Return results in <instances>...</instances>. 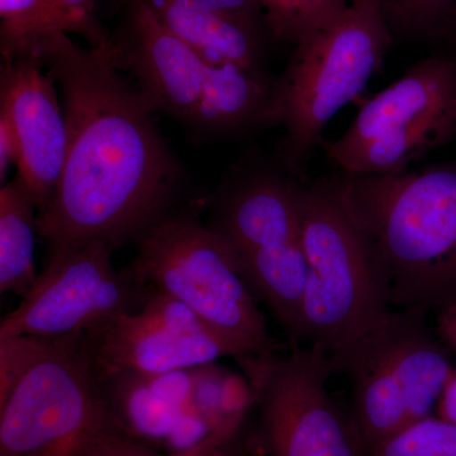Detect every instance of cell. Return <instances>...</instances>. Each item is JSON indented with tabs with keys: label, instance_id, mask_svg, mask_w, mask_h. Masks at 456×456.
<instances>
[{
	"label": "cell",
	"instance_id": "cell-8",
	"mask_svg": "<svg viewBox=\"0 0 456 456\" xmlns=\"http://www.w3.org/2000/svg\"><path fill=\"white\" fill-rule=\"evenodd\" d=\"M456 139V59L434 55L413 65L359 110L335 141H322L346 174L397 175Z\"/></svg>",
	"mask_w": 456,
	"mask_h": 456
},
{
	"label": "cell",
	"instance_id": "cell-20",
	"mask_svg": "<svg viewBox=\"0 0 456 456\" xmlns=\"http://www.w3.org/2000/svg\"><path fill=\"white\" fill-rule=\"evenodd\" d=\"M59 32L79 35V28L53 0H0L2 60L38 55L41 42Z\"/></svg>",
	"mask_w": 456,
	"mask_h": 456
},
{
	"label": "cell",
	"instance_id": "cell-28",
	"mask_svg": "<svg viewBox=\"0 0 456 456\" xmlns=\"http://www.w3.org/2000/svg\"><path fill=\"white\" fill-rule=\"evenodd\" d=\"M437 412L440 419L456 426V369L450 374L448 382L444 387L437 404Z\"/></svg>",
	"mask_w": 456,
	"mask_h": 456
},
{
	"label": "cell",
	"instance_id": "cell-6",
	"mask_svg": "<svg viewBox=\"0 0 456 456\" xmlns=\"http://www.w3.org/2000/svg\"><path fill=\"white\" fill-rule=\"evenodd\" d=\"M137 244L139 253L126 268L134 281L196 311L236 360L274 355L265 318L237 269L235 254L197 212H170Z\"/></svg>",
	"mask_w": 456,
	"mask_h": 456
},
{
	"label": "cell",
	"instance_id": "cell-21",
	"mask_svg": "<svg viewBox=\"0 0 456 456\" xmlns=\"http://www.w3.org/2000/svg\"><path fill=\"white\" fill-rule=\"evenodd\" d=\"M266 29L275 40L297 45L338 20L347 0H259Z\"/></svg>",
	"mask_w": 456,
	"mask_h": 456
},
{
	"label": "cell",
	"instance_id": "cell-16",
	"mask_svg": "<svg viewBox=\"0 0 456 456\" xmlns=\"http://www.w3.org/2000/svg\"><path fill=\"white\" fill-rule=\"evenodd\" d=\"M272 125H278L277 80L270 79L265 70L208 65L191 128L230 134Z\"/></svg>",
	"mask_w": 456,
	"mask_h": 456
},
{
	"label": "cell",
	"instance_id": "cell-19",
	"mask_svg": "<svg viewBox=\"0 0 456 456\" xmlns=\"http://www.w3.org/2000/svg\"><path fill=\"white\" fill-rule=\"evenodd\" d=\"M194 406L222 445L236 444L256 395L248 378L215 362L194 368Z\"/></svg>",
	"mask_w": 456,
	"mask_h": 456
},
{
	"label": "cell",
	"instance_id": "cell-15",
	"mask_svg": "<svg viewBox=\"0 0 456 456\" xmlns=\"http://www.w3.org/2000/svg\"><path fill=\"white\" fill-rule=\"evenodd\" d=\"M305 191L281 176H253L216 200L207 226L235 255L299 242Z\"/></svg>",
	"mask_w": 456,
	"mask_h": 456
},
{
	"label": "cell",
	"instance_id": "cell-22",
	"mask_svg": "<svg viewBox=\"0 0 456 456\" xmlns=\"http://www.w3.org/2000/svg\"><path fill=\"white\" fill-rule=\"evenodd\" d=\"M369 456H456V426L431 416L408 426Z\"/></svg>",
	"mask_w": 456,
	"mask_h": 456
},
{
	"label": "cell",
	"instance_id": "cell-2",
	"mask_svg": "<svg viewBox=\"0 0 456 456\" xmlns=\"http://www.w3.org/2000/svg\"><path fill=\"white\" fill-rule=\"evenodd\" d=\"M342 191L367 228L388 275L391 305L445 310L456 303V167L397 175L341 176Z\"/></svg>",
	"mask_w": 456,
	"mask_h": 456
},
{
	"label": "cell",
	"instance_id": "cell-1",
	"mask_svg": "<svg viewBox=\"0 0 456 456\" xmlns=\"http://www.w3.org/2000/svg\"><path fill=\"white\" fill-rule=\"evenodd\" d=\"M38 56L59 86L68 126L64 169L38 215V235L50 250L94 240L114 250L139 242L173 212L182 180L154 110L123 77L112 37L83 49L55 33Z\"/></svg>",
	"mask_w": 456,
	"mask_h": 456
},
{
	"label": "cell",
	"instance_id": "cell-26",
	"mask_svg": "<svg viewBox=\"0 0 456 456\" xmlns=\"http://www.w3.org/2000/svg\"><path fill=\"white\" fill-rule=\"evenodd\" d=\"M20 161V142L11 117L4 110H0V180L2 185L7 183V175L12 165Z\"/></svg>",
	"mask_w": 456,
	"mask_h": 456
},
{
	"label": "cell",
	"instance_id": "cell-27",
	"mask_svg": "<svg viewBox=\"0 0 456 456\" xmlns=\"http://www.w3.org/2000/svg\"><path fill=\"white\" fill-rule=\"evenodd\" d=\"M116 456H241V454H239L235 445L194 450V452H183V454H167V452H158L143 444L136 443Z\"/></svg>",
	"mask_w": 456,
	"mask_h": 456
},
{
	"label": "cell",
	"instance_id": "cell-18",
	"mask_svg": "<svg viewBox=\"0 0 456 456\" xmlns=\"http://www.w3.org/2000/svg\"><path fill=\"white\" fill-rule=\"evenodd\" d=\"M38 209L25 182L16 176L0 189V292L25 298L38 274L35 268Z\"/></svg>",
	"mask_w": 456,
	"mask_h": 456
},
{
	"label": "cell",
	"instance_id": "cell-13",
	"mask_svg": "<svg viewBox=\"0 0 456 456\" xmlns=\"http://www.w3.org/2000/svg\"><path fill=\"white\" fill-rule=\"evenodd\" d=\"M101 379L116 374L154 375L191 369L232 356L221 340L182 338L139 314L103 318L77 332Z\"/></svg>",
	"mask_w": 456,
	"mask_h": 456
},
{
	"label": "cell",
	"instance_id": "cell-4",
	"mask_svg": "<svg viewBox=\"0 0 456 456\" xmlns=\"http://www.w3.org/2000/svg\"><path fill=\"white\" fill-rule=\"evenodd\" d=\"M444 345L426 323V314L399 310L329 354L334 373L349 382L350 419L364 456L434 416L454 370Z\"/></svg>",
	"mask_w": 456,
	"mask_h": 456
},
{
	"label": "cell",
	"instance_id": "cell-3",
	"mask_svg": "<svg viewBox=\"0 0 456 456\" xmlns=\"http://www.w3.org/2000/svg\"><path fill=\"white\" fill-rule=\"evenodd\" d=\"M299 242L308 263L301 346L330 354L391 312L388 275L338 178L305 188Z\"/></svg>",
	"mask_w": 456,
	"mask_h": 456
},
{
	"label": "cell",
	"instance_id": "cell-25",
	"mask_svg": "<svg viewBox=\"0 0 456 456\" xmlns=\"http://www.w3.org/2000/svg\"><path fill=\"white\" fill-rule=\"evenodd\" d=\"M57 8L61 9L74 20L79 28V36L89 42L90 46H99L110 41L106 29L94 17V0H53Z\"/></svg>",
	"mask_w": 456,
	"mask_h": 456
},
{
	"label": "cell",
	"instance_id": "cell-23",
	"mask_svg": "<svg viewBox=\"0 0 456 456\" xmlns=\"http://www.w3.org/2000/svg\"><path fill=\"white\" fill-rule=\"evenodd\" d=\"M391 29L437 35L456 25V0H378Z\"/></svg>",
	"mask_w": 456,
	"mask_h": 456
},
{
	"label": "cell",
	"instance_id": "cell-11",
	"mask_svg": "<svg viewBox=\"0 0 456 456\" xmlns=\"http://www.w3.org/2000/svg\"><path fill=\"white\" fill-rule=\"evenodd\" d=\"M0 110L13 123L20 142L18 176L31 191L40 215L55 194L68 150L64 108L40 56L2 60Z\"/></svg>",
	"mask_w": 456,
	"mask_h": 456
},
{
	"label": "cell",
	"instance_id": "cell-29",
	"mask_svg": "<svg viewBox=\"0 0 456 456\" xmlns=\"http://www.w3.org/2000/svg\"><path fill=\"white\" fill-rule=\"evenodd\" d=\"M437 314V335L456 353V303Z\"/></svg>",
	"mask_w": 456,
	"mask_h": 456
},
{
	"label": "cell",
	"instance_id": "cell-30",
	"mask_svg": "<svg viewBox=\"0 0 456 456\" xmlns=\"http://www.w3.org/2000/svg\"><path fill=\"white\" fill-rule=\"evenodd\" d=\"M454 56H455V59H456V53H454Z\"/></svg>",
	"mask_w": 456,
	"mask_h": 456
},
{
	"label": "cell",
	"instance_id": "cell-10",
	"mask_svg": "<svg viewBox=\"0 0 456 456\" xmlns=\"http://www.w3.org/2000/svg\"><path fill=\"white\" fill-rule=\"evenodd\" d=\"M114 248L101 240L50 250L47 265L20 305L0 322V338H60L103 318L136 314L152 288L113 266Z\"/></svg>",
	"mask_w": 456,
	"mask_h": 456
},
{
	"label": "cell",
	"instance_id": "cell-12",
	"mask_svg": "<svg viewBox=\"0 0 456 456\" xmlns=\"http://www.w3.org/2000/svg\"><path fill=\"white\" fill-rule=\"evenodd\" d=\"M112 41L118 65L154 112L191 127L208 68L202 57L165 28L142 0H125Z\"/></svg>",
	"mask_w": 456,
	"mask_h": 456
},
{
	"label": "cell",
	"instance_id": "cell-7",
	"mask_svg": "<svg viewBox=\"0 0 456 456\" xmlns=\"http://www.w3.org/2000/svg\"><path fill=\"white\" fill-rule=\"evenodd\" d=\"M392 29L378 0H351L332 25L296 45L277 80L281 154L299 169L322 142L327 123L382 69Z\"/></svg>",
	"mask_w": 456,
	"mask_h": 456
},
{
	"label": "cell",
	"instance_id": "cell-5",
	"mask_svg": "<svg viewBox=\"0 0 456 456\" xmlns=\"http://www.w3.org/2000/svg\"><path fill=\"white\" fill-rule=\"evenodd\" d=\"M136 443L114 415L77 332L55 338L0 403V456H116Z\"/></svg>",
	"mask_w": 456,
	"mask_h": 456
},
{
	"label": "cell",
	"instance_id": "cell-17",
	"mask_svg": "<svg viewBox=\"0 0 456 456\" xmlns=\"http://www.w3.org/2000/svg\"><path fill=\"white\" fill-rule=\"evenodd\" d=\"M237 269L255 297L292 342L301 346L303 305L308 281V263L301 242L261 248L235 255Z\"/></svg>",
	"mask_w": 456,
	"mask_h": 456
},
{
	"label": "cell",
	"instance_id": "cell-9",
	"mask_svg": "<svg viewBox=\"0 0 456 456\" xmlns=\"http://www.w3.org/2000/svg\"><path fill=\"white\" fill-rule=\"evenodd\" d=\"M237 362L256 395L270 456H364L350 416L327 391L329 354L294 346L289 355Z\"/></svg>",
	"mask_w": 456,
	"mask_h": 456
},
{
	"label": "cell",
	"instance_id": "cell-24",
	"mask_svg": "<svg viewBox=\"0 0 456 456\" xmlns=\"http://www.w3.org/2000/svg\"><path fill=\"white\" fill-rule=\"evenodd\" d=\"M55 338L16 335L0 338V403L12 395L47 351Z\"/></svg>",
	"mask_w": 456,
	"mask_h": 456
},
{
	"label": "cell",
	"instance_id": "cell-14",
	"mask_svg": "<svg viewBox=\"0 0 456 456\" xmlns=\"http://www.w3.org/2000/svg\"><path fill=\"white\" fill-rule=\"evenodd\" d=\"M156 20L212 66L264 69L259 0H142ZM266 27V26H265Z\"/></svg>",
	"mask_w": 456,
	"mask_h": 456
}]
</instances>
